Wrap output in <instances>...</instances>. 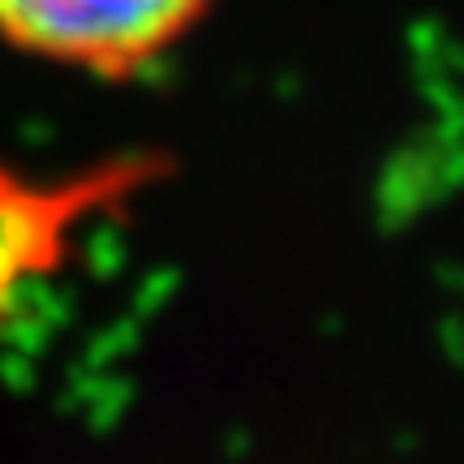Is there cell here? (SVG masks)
I'll list each match as a JSON object with an SVG mask.
<instances>
[{
	"label": "cell",
	"mask_w": 464,
	"mask_h": 464,
	"mask_svg": "<svg viewBox=\"0 0 464 464\" xmlns=\"http://www.w3.org/2000/svg\"><path fill=\"white\" fill-rule=\"evenodd\" d=\"M219 0H0V44L95 78L164 61Z\"/></svg>",
	"instance_id": "6da1fadb"
}]
</instances>
